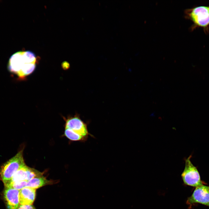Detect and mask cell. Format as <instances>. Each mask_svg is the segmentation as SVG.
<instances>
[{
    "label": "cell",
    "mask_w": 209,
    "mask_h": 209,
    "mask_svg": "<svg viewBox=\"0 0 209 209\" xmlns=\"http://www.w3.org/2000/svg\"><path fill=\"white\" fill-rule=\"evenodd\" d=\"M37 58L30 51H19L10 57L8 64L9 71L19 79H24L31 74L36 67Z\"/></svg>",
    "instance_id": "6da1fadb"
},
{
    "label": "cell",
    "mask_w": 209,
    "mask_h": 209,
    "mask_svg": "<svg viewBox=\"0 0 209 209\" xmlns=\"http://www.w3.org/2000/svg\"><path fill=\"white\" fill-rule=\"evenodd\" d=\"M186 19L193 23L191 30L197 28H203L205 33L209 31V6H199L188 9L184 11Z\"/></svg>",
    "instance_id": "7a4b0ae2"
},
{
    "label": "cell",
    "mask_w": 209,
    "mask_h": 209,
    "mask_svg": "<svg viewBox=\"0 0 209 209\" xmlns=\"http://www.w3.org/2000/svg\"><path fill=\"white\" fill-rule=\"evenodd\" d=\"M23 150L20 151L1 167L0 177L4 185L11 180L15 173L25 165L23 156Z\"/></svg>",
    "instance_id": "3957f363"
},
{
    "label": "cell",
    "mask_w": 209,
    "mask_h": 209,
    "mask_svg": "<svg viewBox=\"0 0 209 209\" xmlns=\"http://www.w3.org/2000/svg\"><path fill=\"white\" fill-rule=\"evenodd\" d=\"M191 157L190 155L185 160V167L181 177L185 184L196 188L203 185L204 182L201 180L197 167L192 163Z\"/></svg>",
    "instance_id": "277c9868"
},
{
    "label": "cell",
    "mask_w": 209,
    "mask_h": 209,
    "mask_svg": "<svg viewBox=\"0 0 209 209\" xmlns=\"http://www.w3.org/2000/svg\"><path fill=\"white\" fill-rule=\"evenodd\" d=\"M195 203H199L209 207V186L203 185L197 187L186 201L187 204L191 206Z\"/></svg>",
    "instance_id": "5b68a950"
},
{
    "label": "cell",
    "mask_w": 209,
    "mask_h": 209,
    "mask_svg": "<svg viewBox=\"0 0 209 209\" xmlns=\"http://www.w3.org/2000/svg\"><path fill=\"white\" fill-rule=\"evenodd\" d=\"M87 123L81 120L79 115L76 114L68 118L66 120L65 129H69L84 137L90 135L89 133Z\"/></svg>",
    "instance_id": "8992f818"
},
{
    "label": "cell",
    "mask_w": 209,
    "mask_h": 209,
    "mask_svg": "<svg viewBox=\"0 0 209 209\" xmlns=\"http://www.w3.org/2000/svg\"><path fill=\"white\" fill-rule=\"evenodd\" d=\"M4 197L8 209H17L19 203V190L11 188H5Z\"/></svg>",
    "instance_id": "52a82bcc"
},
{
    "label": "cell",
    "mask_w": 209,
    "mask_h": 209,
    "mask_svg": "<svg viewBox=\"0 0 209 209\" xmlns=\"http://www.w3.org/2000/svg\"><path fill=\"white\" fill-rule=\"evenodd\" d=\"M36 196V189L26 187L20 190L19 192V203L21 205H31Z\"/></svg>",
    "instance_id": "ba28073f"
},
{
    "label": "cell",
    "mask_w": 209,
    "mask_h": 209,
    "mask_svg": "<svg viewBox=\"0 0 209 209\" xmlns=\"http://www.w3.org/2000/svg\"><path fill=\"white\" fill-rule=\"evenodd\" d=\"M50 181L42 176L31 179L27 181L26 187H28L36 189L43 186L49 184Z\"/></svg>",
    "instance_id": "9c48e42d"
},
{
    "label": "cell",
    "mask_w": 209,
    "mask_h": 209,
    "mask_svg": "<svg viewBox=\"0 0 209 209\" xmlns=\"http://www.w3.org/2000/svg\"><path fill=\"white\" fill-rule=\"evenodd\" d=\"M27 167L25 164L19 168L14 174L10 181L5 186L12 182L23 181H27Z\"/></svg>",
    "instance_id": "30bf717a"
},
{
    "label": "cell",
    "mask_w": 209,
    "mask_h": 209,
    "mask_svg": "<svg viewBox=\"0 0 209 209\" xmlns=\"http://www.w3.org/2000/svg\"><path fill=\"white\" fill-rule=\"evenodd\" d=\"M64 134L68 139L73 141H84L86 140L87 138L80 135L69 129H65Z\"/></svg>",
    "instance_id": "8fae6325"
},
{
    "label": "cell",
    "mask_w": 209,
    "mask_h": 209,
    "mask_svg": "<svg viewBox=\"0 0 209 209\" xmlns=\"http://www.w3.org/2000/svg\"><path fill=\"white\" fill-rule=\"evenodd\" d=\"M27 181H23L10 183L5 185V188H11L18 190H21L27 186Z\"/></svg>",
    "instance_id": "7c38bea8"
},
{
    "label": "cell",
    "mask_w": 209,
    "mask_h": 209,
    "mask_svg": "<svg viewBox=\"0 0 209 209\" xmlns=\"http://www.w3.org/2000/svg\"><path fill=\"white\" fill-rule=\"evenodd\" d=\"M17 209H36L32 205H19Z\"/></svg>",
    "instance_id": "4fadbf2b"
}]
</instances>
